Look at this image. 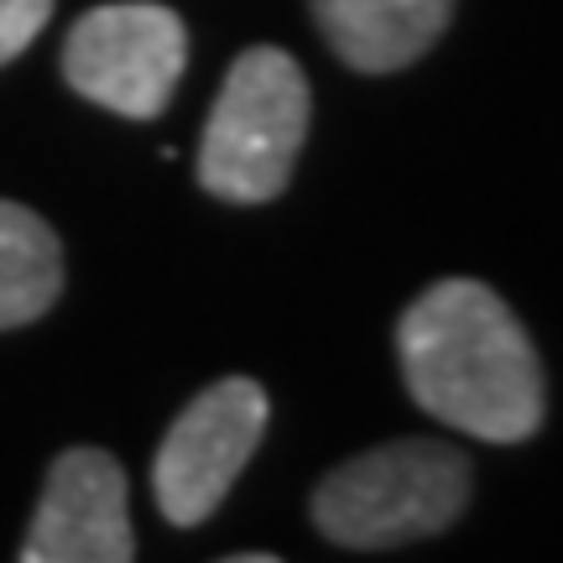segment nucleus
Here are the masks:
<instances>
[{"label":"nucleus","mask_w":563,"mask_h":563,"mask_svg":"<svg viewBox=\"0 0 563 563\" xmlns=\"http://www.w3.org/2000/svg\"><path fill=\"white\" fill-rule=\"evenodd\" d=\"M397 355L412 402L454 433L522 443L543 428V361L485 282H433L397 323Z\"/></svg>","instance_id":"f257e3e1"},{"label":"nucleus","mask_w":563,"mask_h":563,"mask_svg":"<svg viewBox=\"0 0 563 563\" xmlns=\"http://www.w3.org/2000/svg\"><path fill=\"white\" fill-rule=\"evenodd\" d=\"M470 460L454 443L397 439L329 470L313 490V522L340 548H402L460 522Z\"/></svg>","instance_id":"f03ea898"},{"label":"nucleus","mask_w":563,"mask_h":563,"mask_svg":"<svg viewBox=\"0 0 563 563\" xmlns=\"http://www.w3.org/2000/svg\"><path fill=\"white\" fill-rule=\"evenodd\" d=\"M308 79L282 47H245L230 63L224 89L199 146V183L214 199L266 203L277 199L292 167H298L302 136H308Z\"/></svg>","instance_id":"7ed1b4c3"},{"label":"nucleus","mask_w":563,"mask_h":563,"mask_svg":"<svg viewBox=\"0 0 563 563\" xmlns=\"http://www.w3.org/2000/svg\"><path fill=\"white\" fill-rule=\"evenodd\" d=\"M188 63V32L178 11L152 0L95 5L74 21L63 42V79L84 100L115 110L125 121H152L167 110Z\"/></svg>","instance_id":"20e7f679"},{"label":"nucleus","mask_w":563,"mask_h":563,"mask_svg":"<svg viewBox=\"0 0 563 563\" xmlns=\"http://www.w3.org/2000/svg\"><path fill=\"white\" fill-rule=\"evenodd\" d=\"M266 391L251 376H224L178 412L152 464V490L167 522L199 527L241 481L266 433Z\"/></svg>","instance_id":"39448f33"},{"label":"nucleus","mask_w":563,"mask_h":563,"mask_svg":"<svg viewBox=\"0 0 563 563\" xmlns=\"http://www.w3.org/2000/svg\"><path fill=\"white\" fill-rule=\"evenodd\" d=\"M131 501L125 470L104 449H68L53 460L42 485L21 563H131Z\"/></svg>","instance_id":"423d86ee"},{"label":"nucleus","mask_w":563,"mask_h":563,"mask_svg":"<svg viewBox=\"0 0 563 563\" xmlns=\"http://www.w3.org/2000/svg\"><path fill=\"white\" fill-rule=\"evenodd\" d=\"M454 16V0H313V21L350 68L391 74L418 63Z\"/></svg>","instance_id":"0eeeda50"},{"label":"nucleus","mask_w":563,"mask_h":563,"mask_svg":"<svg viewBox=\"0 0 563 563\" xmlns=\"http://www.w3.org/2000/svg\"><path fill=\"white\" fill-rule=\"evenodd\" d=\"M63 292V245L26 203L0 199V329L42 319Z\"/></svg>","instance_id":"6e6552de"},{"label":"nucleus","mask_w":563,"mask_h":563,"mask_svg":"<svg viewBox=\"0 0 563 563\" xmlns=\"http://www.w3.org/2000/svg\"><path fill=\"white\" fill-rule=\"evenodd\" d=\"M47 16H53V0H0V63L26 53Z\"/></svg>","instance_id":"1a4fd4ad"},{"label":"nucleus","mask_w":563,"mask_h":563,"mask_svg":"<svg viewBox=\"0 0 563 563\" xmlns=\"http://www.w3.org/2000/svg\"><path fill=\"white\" fill-rule=\"evenodd\" d=\"M220 563H282V559H272V553H235V559H220Z\"/></svg>","instance_id":"9d476101"}]
</instances>
